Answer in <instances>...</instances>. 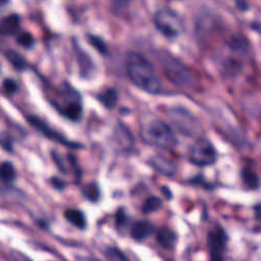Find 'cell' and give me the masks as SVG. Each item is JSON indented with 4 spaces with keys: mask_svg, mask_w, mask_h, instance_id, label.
Here are the masks:
<instances>
[{
    "mask_svg": "<svg viewBox=\"0 0 261 261\" xmlns=\"http://www.w3.org/2000/svg\"><path fill=\"white\" fill-rule=\"evenodd\" d=\"M154 230V226L151 222L141 220L133 224L130 228V236L136 241H143L148 238Z\"/></svg>",
    "mask_w": 261,
    "mask_h": 261,
    "instance_id": "12",
    "label": "cell"
},
{
    "mask_svg": "<svg viewBox=\"0 0 261 261\" xmlns=\"http://www.w3.org/2000/svg\"><path fill=\"white\" fill-rule=\"evenodd\" d=\"M125 220V213L122 209H119L117 212H116V215H115V221H116V224L118 226L122 225V223L124 222Z\"/></svg>",
    "mask_w": 261,
    "mask_h": 261,
    "instance_id": "26",
    "label": "cell"
},
{
    "mask_svg": "<svg viewBox=\"0 0 261 261\" xmlns=\"http://www.w3.org/2000/svg\"><path fill=\"white\" fill-rule=\"evenodd\" d=\"M158 60L167 79L182 89H192L195 86V75L192 69L180 59L169 52L159 51Z\"/></svg>",
    "mask_w": 261,
    "mask_h": 261,
    "instance_id": "4",
    "label": "cell"
},
{
    "mask_svg": "<svg viewBox=\"0 0 261 261\" xmlns=\"http://www.w3.org/2000/svg\"><path fill=\"white\" fill-rule=\"evenodd\" d=\"M82 193L91 202H97L100 199V189L96 182H90L84 186Z\"/></svg>",
    "mask_w": 261,
    "mask_h": 261,
    "instance_id": "18",
    "label": "cell"
},
{
    "mask_svg": "<svg viewBox=\"0 0 261 261\" xmlns=\"http://www.w3.org/2000/svg\"><path fill=\"white\" fill-rule=\"evenodd\" d=\"M50 184H51V186H52L54 189L59 190V191L63 190V189L65 188V186H66V182H65L63 179H61V178H59V177H57V176H52V177L50 178Z\"/></svg>",
    "mask_w": 261,
    "mask_h": 261,
    "instance_id": "24",
    "label": "cell"
},
{
    "mask_svg": "<svg viewBox=\"0 0 261 261\" xmlns=\"http://www.w3.org/2000/svg\"><path fill=\"white\" fill-rule=\"evenodd\" d=\"M56 110L68 120L77 122L83 116L81 94L68 83H62L49 100Z\"/></svg>",
    "mask_w": 261,
    "mask_h": 261,
    "instance_id": "2",
    "label": "cell"
},
{
    "mask_svg": "<svg viewBox=\"0 0 261 261\" xmlns=\"http://www.w3.org/2000/svg\"><path fill=\"white\" fill-rule=\"evenodd\" d=\"M254 211H255V216L257 220L261 222V203H258L257 205H255Z\"/></svg>",
    "mask_w": 261,
    "mask_h": 261,
    "instance_id": "27",
    "label": "cell"
},
{
    "mask_svg": "<svg viewBox=\"0 0 261 261\" xmlns=\"http://www.w3.org/2000/svg\"><path fill=\"white\" fill-rule=\"evenodd\" d=\"M226 233L224 229L216 224L211 228L207 236V245L209 251V261H224L223 253L226 245Z\"/></svg>",
    "mask_w": 261,
    "mask_h": 261,
    "instance_id": "8",
    "label": "cell"
},
{
    "mask_svg": "<svg viewBox=\"0 0 261 261\" xmlns=\"http://www.w3.org/2000/svg\"><path fill=\"white\" fill-rule=\"evenodd\" d=\"M241 180L245 189L249 191L258 190L261 186V179L259 175L249 166H244L241 169Z\"/></svg>",
    "mask_w": 261,
    "mask_h": 261,
    "instance_id": "10",
    "label": "cell"
},
{
    "mask_svg": "<svg viewBox=\"0 0 261 261\" xmlns=\"http://www.w3.org/2000/svg\"><path fill=\"white\" fill-rule=\"evenodd\" d=\"M20 27V17L17 13H10L0 18V35L12 36L15 35Z\"/></svg>",
    "mask_w": 261,
    "mask_h": 261,
    "instance_id": "9",
    "label": "cell"
},
{
    "mask_svg": "<svg viewBox=\"0 0 261 261\" xmlns=\"http://www.w3.org/2000/svg\"><path fill=\"white\" fill-rule=\"evenodd\" d=\"M64 218L69 223H71L72 225H74L75 227H77L80 229H84L87 225V220H86L85 214L80 209H74V208L66 209L64 211Z\"/></svg>",
    "mask_w": 261,
    "mask_h": 261,
    "instance_id": "13",
    "label": "cell"
},
{
    "mask_svg": "<svg viewBox=\"0 0 261 261\" xmlns=\"http://www.w3.org/2000/svg\"><path fill=\"white\" fill-rule=\"evenodd\" d=\"M28 122L34 126L39 133H41L45 138H47L50 141L56 142L58 144H61L65 147L68 148H80L81 145L79 143L75 142H71L69 141L67 138H65L61 133L55 130L54 128H52L49 124H47L43 119H41L40 117L36 116V115H27L25 116Z\"/></svg>",
    "mask_w": 261,
    "mask_h": 261,
    "instance_id": "7",
    "label": "cell"
},
{
    "mask_svg": "<svg viewBox=\"0 0 261 261\" xmlns=\"http://www.w3.org/2000/svg\"><path fill=\"white\" fill-rule=\"evenodd\" d=\"M189 160L191 163L199 167L213 165L217 160L216 149L210 140L206 138H199L190 148Z\"/></svg>",
    "mask_w": 261,
    "mask_h": 261,
    "instance_id": "6",
    "label": "cell"
},
{
    "mask_svg": "<svg viewBox=\"0 0 261 261\" xmlns=\"http://www.w3.org/2000/svg\"><path fill=\"white\" fill-rule=\"evenodd\" d=\"M2 89L7 95H13L14 93H16V91L18 89V86H17V84L14 80L5 79L2 83Z\"/></svg>",
    "mask_w": 261,
    "mask_h": 261,
    "instance_id": "21",
    "label": "cell"
},
{
    "mask_svg": "<svg viewBox=\"0 0 261 261\" xmlns=\"http://www.w3.org/2000/svg\"><path fill=\"white\" fill-rule=\"evenodd\" d=\"M153 23L155 28L168 39L177 38L185 31L181 17L170 8H160L156 10L153 15Z\"/></svg>",
    "mask_w": 261,
    "mask_h": 261,
    "instance_id": "5",
    "label": "cell"
},
{
    "mask_svg": "<svg viewBox=\"0 0 261 261\" xmlns=\"http://www.w3.org/2000/svg\"><path fill=\"white\" fill-rule=\"evenodd\" d=\"M5 57L7 61L16 69V70H23L27 68V60L24 57L15 50H7L5 52Z\"/></svg>",
    "mask_w": 261,
    "mask_h": 261,
    "instance_id": "16",
    "label": "cell"
},
{
    "mask_svg": "<svg viewBox=\"0 0 261 261\" xmlns=\"http://www.w3.org/2000/svg\"><path fill=\"white\" fill-rule=\"evenodd\" d=\"M150 164L155 170L167 176L173 175L176 170L175 165L169 159L160 155H156L152 157L150 159Z\"/></svg>",
    "mask_w": 261,
    "mask_h": 261,
    "instance_id": "11",
    "label": "cell"
},
{
    "mask_svg": "<svg viewBox=\"0 0 261 261\" xmlns=\"http://www.w3.org/2000/svg\"><path fill=\"white\" fill-rule=\"evenodd\" d=\"M142 140L151 146L161 149H172L177 145V139L172 128L161 119H151L141 125Z\"/></svg>",
    "mask_w": 261,
    "mask_h": 261,
    "instance_id": "3",
    "label": "cell"
},
{
    "mask_svg": "<svg viewBox=\"0 0 261 261\" xmlns=\"http://www.w3.org/2000/svg\"><path fill=\"white\" fill-rule=\"evenodd\" d=\"M11 258H12L13 261H33L27 255H24L23 253L15 252V251L11 253Z\"/></svg>",
    "mask_w": 261,
    "mask_h": 261,
    "instance_id": "25",
    "label": "cell"
},
{
    "mask_svg": "<svg viewBox=\"0 0 261 261\" xmlns=\"http://www.w3.org/2000/svg\"><path fill=\"white\" fill-rule=\"evenodd\" d=\"M89 38H90L91 44L95 48H97V50H99L101 53H105L106 52V46H105L104 42L101 39H99V38H97L95 36H90Z\"/></svg>",
    "mask_w": 261,
    "mask_h": 261,
    "instance_id": "22",
    "label": "cell"
},
{
    "mask_svg": "<svg viewBox=\"0 0 261 261\" xmlns=\"http://www.w3.org/2000/svg\"><path fill=\"white\" fill-rule=\"evenodd\" d=\"M160 207H161V200L158 197L151 196V197L147 198L145 200V202L143 203L142 211H143V213L148 214V213L158 210Z\"/></svg>",
    "mask_w": 261,
    "mask_h": 261,
    "instance_id": "19",
    "label": "cell"
},
{
    "mask_svg": "<svg viewBox=\"0 0 261 261\" xmlns=\"http://www.w3.org/2000/svg\"><path fill=\"white\" fill-rule=\"evenodd\" d=\"M125 68L132 83L142 91L156 95L162 90L161 81L154 65L139 52H129L126 56Z\"/></svg>",
    "mask_w": 261,
    "mask_h": 261,
    "instance_id": "1",
    "label": "cell"
},
{
    "mask_svg": "<svg viewBox=\"0 0 261 261\" xmlns=\"http://www.w3.org/2000/svg\"><path fill=\"white\" fill-rule=\"evenodd\" d=\"M157 242L165 249H172L175 244V233L167 227H162L157 233Z\"/></svg>",
    "mask_w": 261,
    "mask_h": 261,
    "instance_id": "15",
    "label": "cell"
},
{
    "mask_svg": "<svg viewBox=\"0 0 261 261\" xmlns=\"http://www.w3.org/2000/svg\"><path fill=\"white\" fill-rule=\"evenodd\" d=\"M0 146L6 151H11L12 150V142L11 139L8 137L6 134H1L0 135Z\"/></svg>",
    "mask_w": 261,
    "mask_h": 261,
    "instance_id": "23",
    "label": "cell"
},
{
    "mask_svg": "<svg viewBox=\"0 0 261 261\" xmlns=\"http://www.w3.org/2000/svg\"><path fill=\"white\" fill-rule=\"evenodd\" d=\"M16 42L18 45H20L23 48H31L34 45V37L31 33L29 32H21L18 33L16 36Z\"/></svg>",
    "mask_w": 261,
    "mask_h": 261,
    "instance_id": "20",
    "label": "cell"
},
{
    "mask_svg": "<svg viewBox=\"0 0 261 261\" xmlns=\"http://www.w3.org/2000/svg\"><path fill=\"white\" fill-rule=\"evenodd\" d=\"M7 3V1H0V6L1 5H4V4H6Z\"/></svg>",
    "mask_w": 261,
    "mask_h": 261,
    "instance_id": "28",
    "label": "cell"
},
{
    "mask_svg": "<svg viewBox=\"0 0 261 261\" xmlns=\"http://www.w3.org/2000/svg\"><path fill=\"white\" fill-rule=\"evenodd\" d=\"M16 176V171L10 161H3L0 163V179L4 182H12Z\"/></svg>",
    "mask_w": 261,
    "mask_h": 261,
    "instance_id": "17",
    "label": "cell"
},
{
    "mask_svg": "<svg viewBox=\"0 0 261 261\" xmlns=\"http://www.w3.org/2000/svg\"><path fill=\"white\" fill-rule=\"evenodd\" d=\"M97 100L107 109H112L115 107L117 100H118V94L115 89L108 88L103 91H101L97 95Z\"/></svg>",
    "mask_w": 261,
    "mask_h": 261,
    "instance_id": "14",
    "label": "cell"
}]
</instances>
